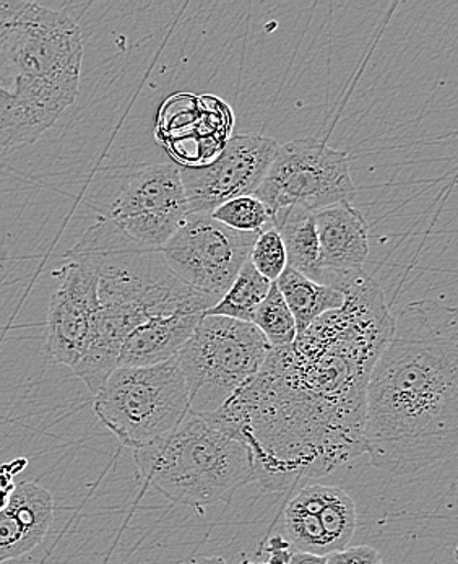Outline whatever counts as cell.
<instances>
[{"mask_svg": "<svg viewBox=\"0 0 458 564\" xmlns=\"http://www.w3.org/2000/svg\"><path fill=\"white\" fill-rule=\"evenodd\" d=\"M369 463L403 477L454 459L458 447L457 310L410 303L366 388Z\"/></svg>", "mask_w": 458, "mask_h": 564, "instance_id": "obj_1", "label": "cell"}, {"mask_svg": "<svg viewBox=\"0 0 458 564\" xmlns=\"http://www.w3.org/2000/svg\"><path fill=\"white\" fill-rule=\"evenodd\" d=\"M283 354V347L270 348L258 375L204 415L248 447L252 481L265 494L295 490L366 454L364 419L307 391Z\"/></svg>", "mask_w": 458, "mask_h": 564, "instance_id": "obj_2", "label": "cell"}, {"mask_svg": "<svg viewBox=\"0 0 458 564\" xmlns=\"http://www.w3.org/2000/svg\"><path fill=\"white\" fill-rule=\"evenodd\" d=\"M77 23L34 2L0 0V149L36 142L80 88Z\"/></svg>", "mask_w": 458, "mask_h": 564, "instance_id": "obj_3", "label": "cell"}, {"mask_svg": "<svg viewBox=\"0 0 458 564\" xmlns=\"http://www.w3.org/2000/svg\"><path fill=\"white\" fill-rule=\"evenodd\" d=\"M133 460L167 501L197 511L229 505L252 481L248 447L193 412L173 432L133 451Z\"/></svg>", "mask_w": 458, "mask_h": 564, "instance_id": "obj_4", "label": "cell"}, {"mask_svg": "<svg viewBox=\"0 0 458 564\" xmlns=\"http://www.w3.org/2000/svg\"><path fill=\"white\" fill-rule=\"evenodd\" d=\"M94 410L132 451L173 432L189 413V391L177 355L150 368H116L95 395Z\"/></svg>", "mask_w": 458, "mask_h": 564, "instance_id": "obj_5", "label": "cell"}, {"mask_svg": "<svg viewBox=\"0 0 458 564\" xmlns=\"http://www.w3.org/2000/svg\"><path fill=\"white\" fill-rule=\"evenodd\" d=\"M270 348L252 324L205 314L177 354L189 391V412L204 416L220 410L258 375Z\"/></svg>", "mask_w": 458, "mask_h": 564, "instance_id": "obj_6", "label": "cell"}, {"mask_svg": "<svg viewBox=\"0 0 458 564\" xmlns=\"http://www.w3.org/2000/svg\"><path fill=\"white\" fill-rule=\"evenodd\" d=\"M254 196L276 210L299 207L316 212L357 196L347 152L317 139H299L279 147Z\"/></svg>", "mask_w": 458, "mask_h": 564, "instance_id": "obj_7", "label": "cell"}, {"mask_svg": "<svg viewBox=\"0 0 458 564\" xmlns=\"http://www.w3.org/2000/svg\"><path fill=\"white\" fill-rule=\"evenodd\" d=\"M258 235L231 230L207 214L189 215L160 251L171 272L215 306L248 262Z\"/></svg>", "mask_w": 458, "mask_h": 564, "instance_id": "obj_8", "label": "cell"}, {"mask_svg": "<svg viewBox=\"0 0 458 564\" xmlns=\"http://www.w3.org/2000/svg\"><path fill=\"white\" fill-rule=\"evenodd\" d=\"M189 217L181 170L171 163L133 167L109 220L143 248L162 249Z\"/></svg>", "mask_w": 458, "mask_h": 564, "instance_id": "obj_9", "label": "cell"}, {"mask_svg": "<svg viewBox=\"0 0 458 564\" xmlns=\"http://www.w3.org/2000/svg\"><path fill=\"white\" fill-rule=\"evenodd\" d=\"M279 147L259 133H238L210 163L183 167L181 181L189 215H210L225 202L254 196Z\"/></svg>", "mask_w": 458, "mask_h": 564, "instance_id": "obj_10", "label": "cell"}, {"mask_svg": "<svg viewBox=\"0 0 458 564\" xmlns=\"http://www.w3.org/2000/svg\"><path fill=\"white\" fill-rule=\"evenodd\" d=\"M68 258V256H67ZM47 314L46 354L53 364L74 366L90 340L98 314V273L88 262L68 258Z\"/></svg>", "mask_w": 458, "mask_h": 564, "instance_id": "obj_11", "label": "cell"}, {"mask_svg": "<svg viewBox=\"0 0 458 564\" xmlns=\"http://www.w3.org/2000/svg\"><path fill=\"white\" fill-rule=\"evenodd\" d=\"M319 238L324 285L337 289L364 273L369 256V225L351 202L331 205L314 214Z\"/></svg>", "mask_w": 458, "mask_h": 564, "instance_id": "obj_12", "label": "cell"}, {"mask_svg": "<svg viewBox=\"0 0 458 564\" xmlns=\"http://www.w3.org/2000/svg\"><path fill=\"white\" fill-rule=\"evenodd\" d=\"M54 519L53 495L34 484L19 485L0 509V564L20 558L36 549Z\"/></svg>", "mask_w": 458, "mask_h": 564, "instance_id": "obj_13", "label": "cell"}, {"mask_svg": "<svg viewBox=\"0 0 458 564\" xmlns=\"http://www.w3.org/2000/svg\"><path fill=\"white\" fill-rule=\"evenodd\" d=\"M204 316L205 313L196 311H179L140 324L126 338L118 368H150L166 364L193 337Z\"/></svg>", "mask_w": 458, "mask_h": 564, "instance_id": "obj_14", "label": "cell"}, {"mask_svg": "<svg viewBox=\"0 0 458 564\" xmlns=\"http://www.w3.org/2000/svg\"><path fill=\"white\" fill-rule=\"evenodd\" d=\"M272 228L282 238L288 267L324 285L326 276L320 269L319 238L314 212L299 207L282 208L273 214Z\"/></svg>", "mask_w": 458, "mask_h": 564, "instance_id": "obj_15", "label": "cell"}, {"mask_svg": "<svg viewBox=\"0 0 458 564\" xmlns=\"http://www.w3.org/2000/svg\"><path fill=\"white\" fill-rule=\"evenodd\" d=\"M297 494L316 512L330 553L347 549L357 531V506L350 495L341 488L319 484L306 485Z\"/></svg>", "mask_w": 458, "mask_h": 564, "instance_id": "obj_16", "label": "cell"}, {"mask_svg": "<svg viewBox=\"0 0 458 564\" xmlns=\"http://www.w3.org/2000/svg\"><path fill=\"white\" fill-rule=\"evenodd\" d=\"M286 306L292 311L296 323V335L303 334L314 321L344 304V293L331 286L320 285L303 273L286 267L275 282Z\"/></svg>", "mask_w": 458, "mask_h": 564, "instance_id": "obj_17", "label": "cell"}, {"mask_svg": "<svg viewBox=\"0 0 458 564\" xmlns=\"http://www.w3.org/2000/svg\"><path fill=\"white\" fill-rule=\"evenodd\" d=\"M270 286H272V282L262 276L248 259L228 292L225 293L223 299L205 314L252 324L255 311L269 295Z\"/></svg>", "mask_w": 458, "mask_h": 564, "instance_id": "obj_18", "label": "cell"}, {"mask_svg": "<svg viewBox=\"0 0 458 564\" xmlns=\"http://www.w3.org/2000/svg\"><path fill=\"white\" fill-rule=\"evenodd\" d=\"M285 531L290 543L297 553H309V555L317 556L330 555L323 525H320L314 509L299 494H296L286 505Z\"/></svg>", "mask_w": 458, "mask_h": 564, "instance_id": "obj_19", "label": "cell"}, {"mask_svg": "<svg viewBox=\"0 0 458 564\" xmlns=\"http://www.w3.org/2000/svg\"><path fill=\"white\" fill-rule=\"evenodd\" d=\"M252 326L261 330L272 348L286 347L295 341L297 334L295 317L286 306L275 283H272L269 295L255 311Z\"/></svg>", "mask_w": 458, "mask_h": 564, "instance_id": "obj_20", "label": "cell"}, {"mask_svg": "<svg viewBox=\"0 0 458 564\" xmlns=\"http://www.w3.org/2000/svg\"><path fill=\"white\" fill-rule=\"evenodd\" d=\"M211 218L231 230L242 232H261L272 228V212L255 196L236 197L225 202L210 214Z\"/></svg>", "mask_w": 458, "mask_h": 564, "instance_id": "obj_21", "label": "cell"}, {"mask_svg": "<svg viewBox=\"0 0 458 564\" xmlns=\"http://www.w3.org/2000/svg\"><path fill=\"white\" fill-rule=\"evenodd\" d=\"M249 262L269 282L275 283L279 280L283 270L288 267L285 246H283L279 231L266 228V230L259 232L254 246H252L251 254H249Z\"/></svg>", "mask_w": 458, "mask_h": 564, "instance_id": "obj_22", "label": "cell"}, {"mask_svg": "<svg viewBox=\"0 0 458 564\" xmlns=\"http://www.w3.org/2000/svg\"><path fill=\"white\" fill-rule=\"evenodd\" d=\"M327 564H384L381 553L369 545L351 546L326 556Z\"/></svg>", "mask_w": 458, "mask_h": 564, "instance_id": "obj_23", "label": "cell"}, {"mask_svg": "<svg viewBox=\"0 0 458 564\" xmlns=\"http://www.w3.org/2000/svg\"><path fill=\"white\" fill-rule=\"evenodd\" d=\"M288 564H327L326 556L309 555V553H295Z\"/></svg>", "mask_w": 458, "mask_h": 564, "instance_id": "obj_24", "label": "cell"}, {"mask_svg": "<svg viewBox=\"0 0 458 564\" xmlns=\"http://www.w3.org/2000/svg\"><path fill=\"white\" fill-rule=\"evenodd\" d=\"M198 564H227L223 558H200Z\"/></svg>", "mask_w": 458, "mask_h": 564, "instance_id": "obj_25", "label": "cell"}, {"mask_svg": "<svg viewBox=\"0 0 458 564\" xmlns=\"http://www.w3.org/2000/svg\"><path fill=\"white\" fill-rule=\"evenodd\" d=\"M181 564H189V563H181Z\"/></svg>", "mask_w": 458, "mask_h": 564, "instance_id": "obj_26", "label": "cell"}]
</instances>
